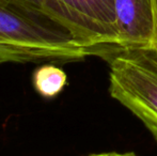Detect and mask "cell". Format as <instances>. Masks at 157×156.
<instances>
[{
    "mask_svg": "<svg viewBox=\"0 0 157 156\" xmlns=\"http://www.w3.org/2000/svg\"><path fill=\"white\" fill-rule=\"evenodd\" d=\"M92 55L44 13L19 0H0V64L77 61Z\"/></svg>",
    "mask_w": 157,
    "mask_h": 156,
    "instance_id": "1",
    "label": "cell"
},
{
    "mask_svg": "<svg viewBox=\"0 0 157 156\" xmlns=\"http://www.w3.org/2000/svg\"><path fill=\"white\" fill-rule=\"evenodd\" d=\"M109 93L157 141V48L116 49L109 64Z\"/></svg>",
    "mask_w": 157,
    "mask_h": 156,
    "instance_id": "2",
    "label": "cell"
},
{
    "mask_svg": "<svg viewBox=\"0 0 157 156\" xmlns=\"http://www.w3.org/2000/svg\"><path fill=\"white\" fill-rule=\"evenodd\" d=\"M43 11L92 54L119 49L114 0H43Z\"/></svg>",
    "mask_w": 157,
    "mask_h": 156,
    "instance_id": "3",
    "label": "cell"
},
{
    "mask_svg": "<svg viewBox=\"0 0 157 156\" xmlns=\"http://www.w3.org/2000/svg\"><path fill=\"white\" fill-rule=\"evenodd\" d=\"M119 49L157 48L156 0H114Z\"/></svg>",
    "mask_w": 157,
    "mask_h": 156,
    "instance_id": "4",
    "label": "cell"
},
{
    "mask_svg": "<svg viewBox=\"0 0 157 156\" xmlns=\"http://www.w3.org/2000/svg\"><path fill=\"white\" fill-rule=\"evenodd\" d=\"M66 74L54 64H43L34 71L32 83L35 91L45 98H52L61 93L66 85Z\"/></svg>",
    "mask_w": 157,
    "mask_h": 156,
    "instance_id": "5",
    "label": "cell"
},
{
    "mask_svg": "<svg viewBox=\"0 0 157 156\" xmlns=\"http://www.w3.org/2000/svg\"><path fill=\"white\" fill-rule=\"evenodd\" d=\"M88 156H137L135 153H116V152H110V153H99V154H91Z\"/></svg>",
    "mask_w": 157,
    "mask_h": 156,
    "instance_id": "6",
    "label": "cell"
},
{
    "mask_svg": "<svg viewBox=\"0 0 157 156\" xmlns=\"http://www.w3.org/2000/svg\"><path fill=\"white\" fill-rule=\"evenodd\" d=\"M19 1H25V2H29V3H32L34 6H39L43 10V0H19Z\"/></svg>",
    "mask_w": 157,
    "mask_h": 156,
    "instance_id": "7",
    "label": "cell"
},
{
    "mask_svg": "<svg viewBox=\"0 0 157 156\" xmlns=\"http://www.w3.org/2000/svg\"><path fill=\"white\" fill-rule=\"evenodd\" d=\"M156 4H157V0H156Z\"/></svg>",
    "mask_w": 157,
    "mask_h": 156,
    "instance_id": "8",
    "label": "cell"
}]
</instances>
